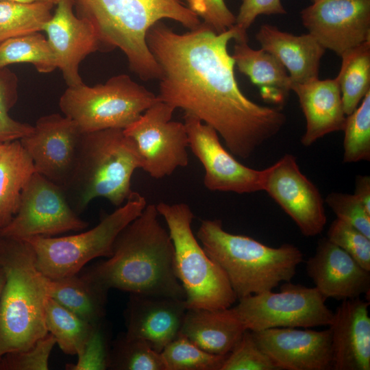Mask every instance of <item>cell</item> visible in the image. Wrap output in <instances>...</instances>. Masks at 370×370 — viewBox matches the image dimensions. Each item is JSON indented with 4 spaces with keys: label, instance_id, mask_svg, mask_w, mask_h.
Segmentation results:
<instances>
[{
    "label": "cell",
    "instance_id": "47",
    "mask_svg": "<svg viewBox=\"0 0 370 370\" xmlns=\"http://www.w3.org/2000/svg\"><path fill=\"white\" fill-rule=\"evenodd\" d=\"M314 1H315V0H312V2Z\"/></svg>",
    "mask_w": 370,
    "mask_h": 370
},
{
    "label": "cell",
    "instance_id": "43",
    "mask_svg": "<svg viewBox=\"0 0 370 370\" xmlns=\"http://www.w3.org/2000/svg\"><path fill=\"white\" fill-rule=\"evenodd\" d=\"M354 195L370 213V177L367 175H358L355 180Z\"/></svg>",
    "mask_w": 370,
    "mask_h": 370
},
{
    "label": "cell",
    "instance_id": "24",
    "mask_svg": "<svg viewBox=\"0 0 370 370\" xmlns=\"http://www.w3.org/2000/svg\"><path fill=\"white\" fill-rule=\"evenodd\" d=\"M246 330L230 308H188L180 333L201 349L227 354Z\"/></svg>",
    "mask_w": 370,
    "mask_h": 370
},
{
    "label": "cell",
    "instance_id": "7",
    "mask_svg": "<svg viewBox=\"0 0 370 370\" xmlns=\"http://www.w3.org/2000/svg\"><path fill=\"white\" fill-rule=\"evenodd\" d=\"M167 225L175 254L176 275L187 308L221 310L232 306L237 297L221 267L205 251L193 230V212L185 203L156 205Z\"/></svg>",
    "mask_w": 370,
    "mask_h": 370
},
{
    "label": "cell",
    "instance_id": "17",
    "mask_svg": "<svg viewBox=\"0 0 370 370\" xmlns=\"http://www.w3.org/2000/svg\"><path fill=\"white\" fill-rule=\"evenodd\" d=\"M261 349L279 370L332 369L330 329L273 328L251 331Z\"/></svg>",
    "mask_w": 370,
    "mask_h": 370
},
{
    "label": "cell",
    "instance_id": "23",
    "mask_svg": "<svg viewBox=\"0 0 370 370\" xmlns=\"http://www.w3.org/2000/svg\"><path fill=\"white\" fill-rule=\"evenodd\" d=\"M256 38L261 48L273 54L288 70L291 86L319 78L320 61L325 49L309 33L294 35L263 24Z\"/></svg>",
    "mask_w": 370,
    "mask_h": 370
},
{
    "label": "cell",
    "instance_id": "39",
    "mask_svg": "<svg viewBox=\"0 0 370 370\" xmlns=\"http://www.w3.org/2000/svg\"><path fill=\"white\" fill-rule=\"evenodd\" d=\"M338 219L358 230L370 238V213L355 195L332 192L325 199Z\"/></svg>",
    "mask_w": 370,
    "mask_h": 370
},
{
    "label": "cell",
    "instance_id": "18",
    "mask_svg": "<svg viewBox=\"0 0 370 370\" xmlns=\"http://www.w3.org/2000/svg\"><path fill=\"white\" fill-rule=\"evenodd\" d=\"M43 30L68 86L83 83L79 69L89 54L99 50L92 25L74 12L72 0H58Z\"/></svg>",
    "mask_w": 370,
    "mask_h": 370
},
{
    "label": "cell",
    "instance_id": "4",
    "mask_svg": "<svg viewBox=\"0 0 370 370\" xmlns=\"http://www.w3.org/2000/svg\"><path fill=\"white\" fill-rule=\"evenodd\" d=\"M0 266L5 280L0 297V359L26 349L48 330L45 325L47 277L36 264L31 245L0 236Z\"/></svg>",
    "mask_w": 370,
    "mask_h": 370
},
{
    "label": "cell",
    "instance_id": "41",
    "mask_svg": "<svg viewBox=\"0 0 370 370\" xmlns=\"http://www.w3.org/2000/svg\"><path fill=\"white\" fill-rule=\"evenodd\" d=\"M186 7L195 14L202 23L217 34L226 32L236 23V16L229 10L224 0H182Z\"/></svg>",
    "mask_w": 370,
    "mask_h": 370
},
{
    "label": "cell",
    "instance_id": "44",
    "mask_svg": "<svg viewBox=\"0 0 370 370\" xmlns=\"http://www.w3.org/2000/svg\"><path fill=\"white\" fill-rule=\"evenodd\" d=\"M3 1H14V2H18V3H36V2H48V3H51L56 5L58 3V0H3Z\"/></svg>",
    "mask_w": 370,
    "mask_h": 370
},
{
    "label": "cell",
    "instance_id": "1",
    "mask_svg": "<svg viewBox=\"0 0 370 370\" xmlns=\"http://www.w3.org/2000/svg\"><path fill=\"white\" fill-rule=\"evenodd\" d=\"M238 38L235 25L217 34L202 22L178 34L160 21L146 35L162 70L158 99L213 127L232 154L246 159L280 132L286 116L280 108L259 105L240 90L227 51L230 40Z\"/></svg>",
    "mask_w": 370,
    "mask_h": 370
},
{
    "label": "cell",
    "instance_id": "5",
    "mask_svg": "<svg viewBox=\"0 0 370 370\" xmlns=\"http://www.w3.org/2000/svg\"><path fill=\"white\" fill-rule=\"evenodd\" d=\"M197 237L225 272L237 299L291 282L303 261L297 246L285 243L273 247L247 236L229 233L219 219L203 220Z\"/></svg>",
    "mask_w": 370,
    "mask_h": 370
},
{
    "label": "cell",
    "instance_id": "46",
    "mask_svg": "<svg viewBox=\"0 0 370 370\" xmlns=\"http://www.w3.org/2000/svg\"><path fill=\"white\" fill-rule=\"evenodd\" d=\"M7 143H3L0 141V156L1 153L3 152V149H5V145Z\"/></svg>",
    "mask_w": 370,
    "mask_h": 370
},
{
    "label": "cell",
    "instance_id": "15",
    "mask_svg": "<svg viewBox=\"0 0 370 370\" xmlns=\"http://www.w3.org/2000/svg\"><path fill=\"white\" fill-rule=\"evenodd\" d=\"M82 136L74 121L53 113L39 118L20 141L36 172L63 188L73 173Z\"/></svg>",
    "mask_w": 370,
    "mask_h": 370
},
{
    "label": "cell",
    "instance_id": "25",
    "mask_svg": "<svg viewBox=\"0 0 370 370\" xmlns=\"http://www.w3.org/2000/svg\"><path fill=\"white\" fill-rule=\"evenodd\" d=\"M247 42H236L232 55L234 64L253 84L260 86L263 97L280 102L291 90L285 67L271 53L262 48L251 49Z\"/></svg>",
    "mask_w": 370,
    "mask_h": 370
},
{
    "label": "cell",
    "instance_id": "35",
    "mask_svg": "<svg viewBox=\"0 0 370 370\" xmlns=\"http://www.w3.org/2000/svg\"><path fill=\"white\" fill-rule=\"evenodd\" d=\"M18 79L7 67L0 68V141L8 143L29 135L34 126L17 121L9 114L18 99Z\"/></svg>",
    "mask_w": 370,
    "mask_h": 370
},
{
    "label": "cell",
    "instance_id": "11",
    "mask_svg": "<svg viewBox=\"0 0 370 370\" xmlns=\"http://www.w3.org/2000/svg\"><path fill=\"white\" fill-rule=\"evenodd\" d=\"M175 109L158 100L123 130L134 143L141 169L155 179L169 176L188 163V138L184 123L171 121Z\"/></svg>",
    "mask_w": 370,
    "mask_h": 370
},
{
    "label": "cell",
    "instance_id": "32",
    "mask_svg": "<svg viewBox=\"0 0 370 370\" xmlns=\"http://www.w3.org/2000/svg\"><path fill=\"white\" fill-rule=\"evenodd\" d=\"M160 354L165 370H221L228 354H210L180 332Z\"/></svg>",
    "mask_w": 370,
    "mask_h": 370
},
{
    "label": "cell",
    "instance_id": "2",
    "mask_svg": "<svg viewBox=\"0 0 370 370\" xmlns=\"http://www.w3.org/2000/svg\"><path fill=\"white\" fill-rule=\"evenodd\" d=\"M158 216L156 205L147 204L119 234L112 256L82 275L106 292L116 288L185 299L176 275L173 244Z\"/></svg>",
    "mask_w": 370,
    "mask_h": 370
},
{
    "label": "cell",
    "instance_id": "34",
    "mask_svg": "<svg viewBox=\"0 0 370 370\" xmlns=\"http://www.w3.org/2000/svg\"><path fill=\"white\" fill-rule=\"evenodd\" d=\"M344 131V163L370 160V91L359 106L347 116Z\"/></svg>",
    "mask_w": 370,
    "mask_h": 370
},
{
    "label": "cell",
    "instance_id": "14",
    "mask_svg": "<svg viewBox=\"0 0 370 370\" xmlns=\"http://www.w3.org/2000/svg\"><path fill=\"white\" fill-rule=\"evenodd\" d=\"M184 121L189 147L204 168L206 188L237 194L263 190L264 169L239 162L222 145L217 131L196 116L185 113Z\"/></svg>",
    "mask_w": 370,
    "mask_h": 370
},
{
    "label": "cell",
    "instance_id": "12",
    "mask_svg": "<svg viewBox=\"0 0 370 370\" xmlns=\"http://www.w3.org/2000/svg\"><path fill=\"white\" fill-rule=\"evenodd\" d=\"M69 204L62 187L35 172L23 189L17 212L0 236L24 240L86 228Z\"/></svg>",
    "mask_w": 370,
    "mask_h": 370
},
{
    "label": "cell",
    "instance_id": "40",
    "mask_svg": "<svg viewBox=\"0 0 370 370\" xmlns=\"http://www.w3.org/2000/svg\"><path fill=\"white\" fill-rule=\"evenodd\" d=\"M75 364H68L69 370H104L109 368L110 351L101 323L95 325L85 344L77 354Z\"/></svg>",
    "mask_w": 370,
    "mask_h": 370
},
{
    "label": "cell",
    "instance_id": "21",
    "mask_svg": "<svg viewBox=\"0 0 370 370\" xmlns=\"http://www.w3.org/2000/svg\"><path fill=\"white\" fill-rule=\"evenodd\" d=\"M369 301L360 297L343 300L329 325L332 369H370Z\"/></svg>",
    "mask_w": 370,
    "mask_h": 370
},
{
    "label": "cell",
    "instance_id": "36",
    "mask_svg": "<svg viewBox=\"0 0 370 370\" xmlns=\"http://www.w3.org/2000/svg\"><path fill=\"white\" fill-rule=\"evenodd\" d=\"M221 370H279L246 330L228 353Z\"/></svg>",
    "mask_w": 370,
    "mask_h": 370
},
{
    "label": "cell",
    "instance_id": "30",
    "mask_svg": "<svg viewBox=\"0 0 370 370\" xmlns=\"http://www.w3.org/2000/svg\"><path fill=\"white\" fill-rule=\"evenodd\" d=\"M55 4L0 1V42L43 30Z\"/></svg>",
    "mask_w": 370,
    "mask_h": 370
},
{
    "label": "cell",
    "instance_id": "22",
    "mask_svg": "<svg viewBox=\"0 0 370 370\" xmlns=\"http://www.w3.org/2000/svg\"><path fill=\"white\" fill-rule=\"evenodd\" d=\"M299 99L306 119V131L301 143L309 147L332 132L343 131L347 115L343 109L337 78H319L291 86Z\"/></svg>",
    "mask_w": 370,
    "mask_h": 370
},
{
    "label": "cell",
    "instance_id": "19",
    "mask_svg": "<svg viewBox=\"0 0 370 370\" xmlns=\"http://www.w3.org/2000/svg\"><path fill=\"white\" fill-rule=\"evenodd\" d=\"M306 270L315 288L327 299L360 297L370 291V271L327 237L320 238Z\"/></svg>",
    "mask_w": 370,
    "mask_h": 370
},
{
    "label": "cell",
    "instance_id": "26",
    "mask_svg": "<svg viewBox=\"0 0 370 370\" xmlns=\"http://www.w3.org/2000/svg\"><path fill=\"white\" fill-rule=\"evenodd\" d=\"M35 172L20 140L7 143L0 156V228L17 212L23 189Z\"/></svg>",
    "mask_w": 370,
    "mask_h": 370
},
{
    "label": "cell",
    "instance_id": "8",
    "mask_svg": "<svg viewBox=\"0 0 370 370\" xmlns=\"http://www.w3.org/2000/svg\"><path fill=\"white\" fill-rule=\"evenodd\" d=\"M147 205L143 195L132 191L123 206L89 230L61 237L33 236L24 241L34 249L38 269L47 278L75 275L90 260L111 256L119 234Z\"/></svg>",
    "mask_w": 370,
    "mask_h": 370
},
{
    "label": "cell",
    "instance_id": "31",
    "mask_svg": "<svg viewBox=\"0 0 370 370\" xmlns=\"http://www.w3.org/2000/svg\"><path fill=\"white\" fill-rule=\"evenodd\" d=\"M17 63L32 64L42 73H51L58 68L47 39L40 32L0 42V68Z\"/></svg>",
    "mask_w": 370,
    "mask_h": 370
},
{
    "label": "cell",
    "instance_id": "16",
    "mask_svg": "<svg viewBox=\"0 0 370 370\" xmlns=\"http://www.w3.org/2000/svg\"><path fill=\"white\" fill-rule=\"evenodd\" d=\"M301 18L308 33L339 56L370 40V0H315Z\"/></svg>",
    "mask_w": 370,
    "mask_h": 370
},
{
    "label": "cell",
    "instance_id": "37",
    "mask_svg": "<svg viewBox=\"0 0 370 370\" xmlns=\"http://www.w3.org/2000/svg\"><path fill=\"white\" fill-rule=\"evenodd\" d=\"M326 237L349 254L363 269L370 271V238L352 225L336 219Z\"/></svg>",
    "mask_w": 370,
    "mask_h": 370
},
{
    "label": "cell",
    "instance_id": "9",
    "mask_svg": "<svg viewBox=\"0 0 370 370\" xmlns=\"http://www.w3.org/2000/svg\"><path fill=\"white\" fill-rule=\"evenodd\" d=\"M158 100L157 95L126 74L104 84L68 86L59 100L64 115L83 134L125 129Z\"/></svg>",
    "mask_w": 370,
    "mask_h": 370
},
{
    "label": "cell",
    "instance_id": "3",
    "mask_svg": "<svg viewBox=\"0 0 370 370\" xmlns=\"http://www.w3.org/2000/svg\"><path fill=\"white\" fill-rule=\"evenodd\" d=\"M77 16L95 28L99 50L119 48L130 69L144 81L158 79L162 70L146 42L149 29L169 18L189 30L198 27L199 18L180 0H72Z\"/></svg>",
    "mask_w": 370,
    "mask_h": 370
},
{
    "label": "cell",
    "instance_id": "29",
    "mask_svg": "<svg viewBox=\"0 0 370 370\" xmlns=\"http://www.w3.org/2000/svg\"><path fill=\"white\" fill-rule=\"evenodd\" d=\"M45 325L62 351L70 355H77L95 325L49 297L45 305Z\"/></svg>",
    "mask_w": 370,
    "mask_h": 370
},
{
    "label": "cell",
    "instance_id": "38",
    "mask_svg": "<svg viewBox=\"0 0 370 370\" xmlns=\"http://www.w3.org/2000/svg\"><path fill=\"white\" fill-rule=\"evenodd\" d=\"M56 344L54 336L48 332L30 347L3 356L0 359V370H47Z\"/></svg>",
    "mask_w": 370,
    "mask_h": 370
},
{
    "label": "cell",
    "instance_id": "6",
    "mask_svg": "<svg viewBox=\"0 0 370 370\" xmlns=\"http://www.w3.org/2000/svg\"><path fill=\"white\" fill-rule=\"evenodd\" d=\"M140 168L135 144L123 129L85 133L73 173L62 188L77 214L98 197L119 207L132 193V175Z\"/></svg>",
    "mask_w": 370,
    "mask_h": 370
},
{
    "label": "cell",
    "instance_id": "28",
    "mask_svg": "<svg viewBox=\"0 0 370 370\" xmlns=\"http://www.w3.org/2000/svg\"><path fill=\"white\" fill-rule=\"evenodd\" d=\"M341 57L342 64L336 78L344 112L348 116L370 91V40L345 51Z\"/></svg>",
    "mask_w": 370,
    "mask_h": 370
},
{
    "label": "cell",
    "instance_id": "13",
    "mask_svg": "<svg viewBox=\"0 0 370 370\" xmlns=\"http://www.w3.org/2000/svg\"><path fill=\"white\" fill-rule=\"evenodd\" d=\"M263 191L293 220L304 236L322 232L327 221L325 201L317 187L301 171L295 156L286 153L264 169Z\"/></svg>",
    "mask_w": 370,
    "mask_h": 370
},
{
    "label": "cell",
    "instance_id": "10",
    "mask_svg": "<svg viewBox=\"0 0 370 370\" xmlns=\"http://www.w3.org/2000/svg\"><path fill=\"white\" fill-rule=\"evenodd\" d=\"M315 288L287 282L279 293L272 291L241 299L230 310L246 330L273 328H311L330 325L334 312Z\"/></svg>",
    "mask_w": 370,
    "mask_h": 370
},
{
    "label": "cell",
    "instance_id": "45",
    "mask_svg": "<svg viewBox=\"0 0 370 370\" xmlns=\"http://www.w3.org/2000/svg\"><path fill=\"white\" fill-rule=\"evenodd\" d=\"M5 273L3 269L0 266V297H1V292L3 288L4 284H5Z\"/></svg>",
    "mask_w": 370,
    "mask_h": 370
},
{
    "label": "cell",
    "instance_id": "33",
    "mask_svg": "<svg viewBox=\"0 0 370 370\" xmlns=\"http://www.w3.org/2000/svg\"><path fill=\"white\" fill-rule=\"evenodd\" d=\"M116 370H165L162 355L145 341L119 337L110 351L109 368Z\"/></svg>",
    "mask_w": 370,
    "mask_h": 370
},
{
    "label": "cell",
    "instance_id": "27",
    "mask_svg": "<svg viewBox=\"0 0 370 370\" xmlns=\"http://www.w3.org/2000/svg\"><path fill=\"white\" fill-rule=\"evenodd\" d=\"M48 296L87 322L101 323L108 292L77 274L47 278Z\"/></svg>",
    "mask_w": 370,
    "mask_h": 370
},
{
    "label": "cell",
    "instance_id": "20",
    "mask_svg": "<svg viewBox=\"0 0 370 370\" xmlns=\"http://www.w3.org/2000/svg\"><path fill=\"white\" fill-rule=\"evenodd\" d=\"M187 309L185 299L130 294L125 334L160 353L180 334Z\"/></svg>",
    "mask_w": 370,
    "mask_h": 370
},
{
    "label": "cell",
    "instance_id": "42",
    "mask_svg": "<svg viewBox=\"0 0 370 370\" xmlns=\"http://www.w3.org/2000/svg\"><path fill=\"white\" fill-rule=\"evenodd\" d=\"M285 14L286 11L280 0H242L236 16L235 27L239 35L236 42H248L247 29L258 16Z\"/></svg>",
    "mask_w": 370,
    "mask_h": 370
}]
</instances>
